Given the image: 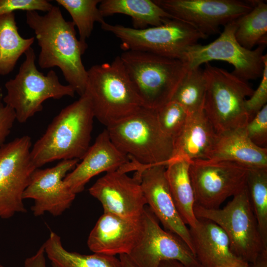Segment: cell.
<instances>
[{
	"label": "cell",
	"instance_id": "cell-42",
	"mask_svg": "<svg viewBox=\"0 0 267 267\" xmlns=\"http://www.w3.org/2000/svg\"><path fill=\"white\" fill-rule=\"evenodd\" d=\"M51 266H52V267H58L56 265H55V264H54L53 263H51Z\"/></svg>",
	"mask_w": 267,
	"mask_h": 267
},
{
	"label": "cell",
	"instance_id": "cell-10",
	"mask_svg": "<svg viewBox=\"0 0 267 267\" xmlns=\"http://www.w3.org/2000/svg\"><path fill=\"white\" fill-rule=\"evenodd\" d=\"M223 27L219 37L212 42L205 45L196 44L186 49L182 60L187 63L189 69L200 67L213 60H220L231 64L234 68L232 73L243 80L261 78L266 45H259L251 50L241 46L235 37L237 19Z\"/></svg>",
	"mask_w": 267,
	"mask_h": 267
},
{
	"label": "cell",
	"instance_id": "cell-18",
	"mask_svg": "<svg viewBox=\"0 0 267 267\" xmlns=\"http://www.w3.org/2000/svg\"><path fill=\"white\" fill-rule=\"evenodd\" d=\"M142 229L141 217L131 219L104 212L89 235L88 246L94 253L128 255L138 241Z\"/></svg>",
	"mask_w": 267,
	"mask_h": 267
},
{
	"label": "cell",
	"instance_id": "cell-40",
	"mask_svg": "<svg viewBox=\"0 0 267 267\" xmlns=\"http://www.w3.org/2000/svg\"><path fill=\"white\" fill-rule=\"evenodd\" d=\"M249 264L246 262H242L238 265L231 267H249Z\"/></svg>",
	"mask_w": 267,
	"mask_h": 267
},
{
	"label": "cell",
	"instance_id": "cell-39",
	"mask_svg": "<svg viewBox=\"0 0 267 267\" xmlns=\"http://www.w3.org/2000/svg\"><path fill=\"white\" fill-rule=\"evenodd\" d=\"M159 267H186L180 262L176 260H166L162 261Z\"/></svg>",
	"mask_w": 267,
	"mask_h": 267
},
{
	"label": "cell",
	"instance_id": "cell-6",
	"mask_svg": "<svg viewBox=\"0 0 267 267\" xmlns=\"http://www.w3.org/2000/svg\"><path fill=\"white\" fill-rule=\"evenodd\" d=\"M206 90L203 109L217 134L245 128V107L254 89L247 81L225 69L205 63Z\"/></svg>",
	"mask_w": 267,
	"mask_h": 267
},
{
	"label": "cell",
	"instance_id": "cell-2",
	"mask_svg": "<svg viewBox=\"0 0 267 267\" xmlns=\"http://www.w3.org/2000/svg\"><path fill=\"white\" fill-rule=\"evenodd\" d=\"M94 118L85 94L62 109L31 149L35 167L56 160H81L90 146Z\"/></svg>",
	"mask_w": 267,
	"mask_h": 267
},
{
	"label": "cell",
	"instance_id": "cell-13",
	"mask_svg": "<svg viewBox=\"0 0 267 267\" xmlns=\"http://www.w3.org/2000/svg\"><path fill=\"white\" fill-rule=\"evenodd\" d=\"M140 237L128 255L138 267H159L164 261L176 260L186 267L198 263L188 246L177 235L161 228L147 205L142 216Z\"/></svg>",
	"mask_w": 267,
	"mask_h": 267
},
{
	"label": "cell",
	"instance_id": "cell-31",
	"mask_svg": "<svg viewBox=\"0 0 267 267\" xmlns=\"http://www.w3.org/2000/svg\"><path fill=\"white\" fill-rule=\"evenodd\" d=\"M156 112L161 129L174 140L184 128L188 113L181 105L173 100L156 110Z\"/></svg>",
	"mask_w": 267,
	"mask_h": 267
},
{
	"label": "cell",
	"instance_id": "cell-5",
	"mask_svg": "<svg viewBox=\"0 0 267 267\" xmlns=\"http://www.w3.org/2000/svg\"><path fill=\"white\" fill-rule=\"evenodd\" d=\"M106 129L118 149L140 165L167 166L172 157L174 140L161 129L156 110L142 106Z\"/></svg>",
	"mask_w": 267,
	"mask_h": 267
},
{
	"label": "cell",
	"instance_id": "cell-8",
	"mask_svg": "<svg viewBox=\"0 0 267 267\" xmlns=\"http://www.w3.org/2000/svg\"><path fill=\"white\" fill-rule=\"evenodd\" d=\"M101 27L120 40L124 51L148 52L181 60L188 47L208 37L190 24L175 18H169L161 25L143 29L105 21Z\"/></svg>",
	"mask_w": 267,
	"mask_h": 267
},
{
	"label": "cell",
	"instance_id": "cell-37",
	"mask_svg": "<svg viewBox=\"0 0 267 267\" xmlns=\"http://www.w3.org/2000/svg\"><path fill=\"white\" fill-rule=\"evenodd\" d=\"M249 267H267V248H263Z\"/></svg>",
	"mask_w": 267,
	"mask_h": 267
},
{
	"label": "cell",
	"instance_id": "cell-34",
	"mask_svg": "<svg viewBox=\"0 0 267 267\" xmlns=\"http://www.w3.org/2000/svg\"><path fill=\"white\" fill-rule=\"evenodd\" d=\"M53 6L46 0H0V16L17 10L47 12Z\"/></svg>",
	"mask_w": 267,
	"mask_h": 267
},
{
	"label": "cell",
	"instance_id": "cell-29",
	"mask_svg": "<svg viewBox=\"0 0 267 267\" xmlns=\"http://www.w3.org/2000/svg\"><path fill=\"white\" fill-rule=\"evenodd\" d=\"M206 90L203 69H189L171 100L179 103L188 114L193 113L203 109Z\"/></svg>",
	"mask_w": 267,
	"mask_h": 267
},
{
	"label": "cell",
	"instance_id": "cell-28",
	"mask_svg": "<svg viewBox=\"0 0 267 267\" xmlns=\"http://www.w3.org/2000/svg\"><path fill=\"white\" fill-rule=\"evenodd\" d=\"M246 186L263 245L267 247V168H250Z\"/></svg>",
	"mask_w": 267,
	"mask_h": 267
},
{
	"label": "cell",
	"instance_id": "cell-30",
	"mask_svg": "<svg viewBox=\"0 0 267 267\" xmlns=\"http://www.w3.org/2000/svg\"><path fill=\"white\" fill-rule=\"evenodd\" d=\"M101 0H56L70 14L73 22L77 27L79 41L86 44V40L90 36L94 24L105 22L98 4Z\"/></svg>",
	"mask_w": 267,
	"mask_h": 267
},
{
	"label": "cell",
	"instance_id": "cell-9",
	"mask_svg": "<svg viewBox=\"0 0 267 267\" xmlns=\"http://www.w3.org/2000/svg\"><path fill=\"white\" fill-rule=\"evenodd\" d=\"M194 213L197 218L211 220L221 227L232 252L243 262L252 264L261 250L267 248L262 243L247 186L222 209H208L195 204Z\"/></svg>",
	"mask_w": 267,
	"mask_h": 267
},
{
	"label": "cell",
	"instance_id": "cell-20",
	"mask_svg": "<svg viewBox=\"0 0 267 267\" xmlns=\"http://www.w3.org/2000/svg\"><path fill=\"white\" fill-rule=\"evenodd\" d=\"M189 231L193 253L203 267H231L243 261L232 252L229 239L224 231L213 221L197 218Z\"/></svg>",
	"mask_w": 267,
	"mask_h": 267
},
{
	"label": "cell",
	"instance_id": "cell-38",
	"mask_svg": "<svg viewBox=\"0 0 267 267\" xmlns=\"http://www.w3.org/2000/svg\"><path fill=\"white\" fill-rule=\"evenodd\" d=\"M119 260L122 267H138L126 254L119 255Z\"/></svg>",
	"mask_w": 267,
	"mask_h": 267
},
{
	"label": "cell",
	"instance_id": "cell-19",
	"mask_svg": "<svg viewBox=\"0 0 267 267\" xmlns=\"http://www.w3.org/2000/svg\"><path fill=\"white\" fill-rule=\"evenodd\" d=\"M81 160L63 179L75 194L82 192L93 177L116 170L130 161L112 142L106 129L99 134Z\"/></svg>",
	"mask_w": 267,
	"mask_h": 267
},
{
	"label": "cell",
	"instance_id": "cell-7",
	"mask_svg": "<svg viewBox=\"0 0 267 267\" xmlns=\"http://www.w3.org/2000/svg\"><path fill=\"white\" fill-rule=\"evenodd\" d=\"M25 59L14 78L5 84L4 104L15 111L16 120L24 123L41 112L46 99L74 97L75 91L70 85L60 83L56 72L51 70L46 75L37 68L34 49L30 47L24 53Z\"/></svg>",
	"mask_w": 267,
	"mask_h": 267
},
{
	"label": "cell",
	"instance_id": "cell-3",
	"mask_svg": "<svg viewBox=\"0 0 267 267\" xmlns=\"http://www.w3.org/2000/svg\"><path fill=\"white\" fill-rule=\"evenodd\" d=\"M120 57L142 106L153 110L172 100L189 69L183 60L148 52L126 50Z\"/></svg>",
	"mask_w": 267,
	"mask_h": 267
},
{
	"label": "cell",
	"instance_id": "cell-17",
	"mask_svg": "<svg viewBox=\"0 0 267 267\" xmlns=\"http://www.w3.org/2000/svg\"><path fill=\"white\" fill-rule=\"evenodd\" d=\"M166 167L155 165L138 170L146 204L165 229L178 236L193 253L189 228L175 205L166 177Z\"/></svg>",
	"mask_w": 267,
	"mask_h": 267
},
{
	"label": "cell",
	"instance_id": "cell-27",
	"mask_svg": "<svg viewBox=\"0 0 267 267\" xmlns=\"http://www.w3.org/2000/svg\"><path fill=\"white\" fill-rule=\"evenodd\" d=\"M252 9L237 19L235 37L244 48L251 50L256 45H266L267 40V4L253 0Z\"/></svg>",
	"mask_w": 267,
	"mask_h": 267
},
{
	"label": "cell",
	"instance_id": "cell-41",
	"mask_svg": "<svg viewBox=\"0 0 267 267\" xmlns=\"http://www.w3.org/2000/svg\"><path fill=\"white\" fill-rule=\"evenodd\" d=\"M191 267H203L201 265H200L199 262L196 265Z\"/></svg>",
	"mask_w": 267,
	"mask_h": 267
},
{
	"label": "cell",
	"instance_id": "cell-1",
	"mask_svg": "<svg viewBox=\"0 0 267 267\" xmlns=\"http://www.w3.org/2000/svg\"><path fill=\"white\" fill-rule=\"evenodd\" d=\"M26 22L34 31L41 48L39 66L43 69L58 67L75 92L83 95L88 74L82 56L88 44L77 39L74 23L66 21L59 7L54 5L44 15L36 11H27Z\"/></svg>",
	"mask_w": 267,
	"mask_h": 267
},
{
	"label": "cell",
	"instance_id": "cell-4",
	"mask_svg": "<svg viewBox=\"0 0 267 267\" xmlns=\"http://www.w3.org/2000/svg\"><path fill=\"white\" fill-rule=\"evenodd\" d=\"M87 74L85 94L90 100L94 118L106 128L142 106L120 56L110 63L92 66Z\"/></svg>",
	"mask_w": 267,
	"mask_h": 267
},
{
	"label": "cell",
	"instance_id": "cell-22",
	"mask_svg": "<svg viewBox=\"0 0 267 267\" xmlns=\"http://www.w3.org/2000/svg\"><path fill=\"white\" fill-rule=\"evenodd\" d=\"M208 159L234 162L248 168H267V149L255 144L245 128L217 134Z\"/></svg>",
	"mask_w": 267,
	"mask_h": 267
},
{
	"label": "cell",
	"instance_id": "cell-12",
	"mask_svg": "<svg viewBox=\"0 0 267 267\" xmlns=\"http://www.w3.org/2000/svg\"><path fill=\"white\" fill-rule=\"evenodd\" d=\"M31 146V137L24 135L0 146V219L27 211L23 194L37 169Z\"/></svg>",
	"mask_w": 267,
	"mask_h": 267
},
{
	"label": "cell",
	"instance_id": "cell-33",
	"mask_svg": "<svg viewBox=\"0 0 267 267\" xmlns=\"http://www.w3.org/2000/svg\"><path fill=\"white\" fill-rule=\"evenodd\" d=\"M264 68L261 81L256 90L245 101V107L250 121L267 102V54L263 58Z\"/></svg>",
	"mask_w": 267,
	"mask_h": 267
},
{
	"label": "cell",
	"instance_id": "cell-26",
	"mask_svg": "<svg viewBox=\"0 0 267 267\" xmlns=\"http://www.w3.org/2000/svg\"><path fill=\"white\" fill-rule=\"evenodd\" d=\"M34 41L33 37L24 38L20 35L14 12L0 15V75L10 73Z\"/></svg>",
	"mask_w": 267,
	"mask_h": 267
},
{
	"label": "cell",
	"instance_id": "cell-23",
	"mask_svg": "<svg viewBox=\"0 0 267 267\" xmlns=\"http://www.w3.org/2000/svg\"><path fill=\"white\" fill-rule=\"evenodd\" d=\"M190 162L178 159L171 161L166 167V177L176 207L183 222L194 227L197 219L194 213V193L189 169Z\"/></svg>",
	"mask_w": 267,
	"mask_h": 267
},
{
	"label": "cell",
	"instance_id": "cell-35",
	"mask_svg": "<svg viewBox=\"0 0 267 267\" xmlns=\"http://www.w3.org/2000/svg\"><path fill=\"white\" fill-rule=\"evenodd\" d=\"M15 120L14 110L7 105L0 103V146L5 143Z\"/></svg>",
	"mask_w": 267,
	"mask_h": 267
},
{
	"label": "cell",
	"instance_id": "cell-21",
	"mask_svg": "<svg viewBox=\"0 0 267 267\" xmlns=\"http://www.w3.org/2000/svg\"><path fill=\"white\" fill-rule=\"evenodd\" d=\"M217 137L203 109L188 114L184 128L174 140L173 154L169 162L178 159L190 162L208 159Z\"/></svg>",
	"mask_w": 267,
	"mask_h": 267
},
{
	"label": "cell",
	"instance_id": "cell-36",
	"mask_svg": "<svg viewBox=\"0 0 267 267\" xmlns=\"http://www.w3.org/2000/svg\"><path fill=\"white\" fill-rule=\"evenodd\" d=\"M44 255L45 251L43 244L35 254L25 260V267H46Z\"/></svg>",
	"mask_w": 267,
	"mask_h": 267
},
{
	"label": "cell",
	"instance_id": "cell-25",
	"mask_svg": "<svg viewBox=\"0 0 267 267\" xmlns=\"http://www.w3.org/2000/svg\"><path fill=\"white\" fill-rule=\"evenodd\" d=\"M43 245L47 258L58 267H122L119 259L114 256L83 255L67 250L60 237L54 232H50Z\"/></svg>",
	"mask_w": 267,
	"mask_h": 267
},
{
	"label": "cell",
	"instance_id": "cell-14",
	"mask_svg": "<svg viewBox=\"0 0 267 267\" xmlns=\"http://www.w3.org/2000/svg\"><path fill=\"white\" fill-rule=\"evenodd\" d=\"M170 14L208 36L249 12L253 1L241 0H154Z\"/></svg>",
	"mask_w": 267,
	"mask_h": 267
},
{
	"label": "cell",
	"instance_id": "cell-32",
	"mask_svg": "<svg viewBox=\"0 0 267 267\" xmlns=\"http://www.w3.org/2000/svg\"><path fill=\"white\" fill-rule=\"evenodd\" d=\"M244 128L248 137L255 144L265 147L267 142V104L248 122Z\"/></svg>",
	"mask_w": 267,
	"mask_h": 267
},
{
	"label": "cell",
	"instance_id": "cell-16",
	"mask_svg": "<svg viewBox=\"0 0 267 267\" xmlns=\"http://www.w3.org/2000/svg\"><path fill=\"white\" fill-rule=\"evenodd\" d=\"M79 162L78 159L61 160L53 167L35 169L23 194L24 200H34L31 211L35 216L45 213L58 216L70 207L76 194L63 179Z\"/></svg>",
	"mask_w": 267,
	"mask_h": 267
},
{
	"label": "cell",
	"instance_id": "cell-11",
	"mask_svg": "<svg viewBox=\"0 0 267 267\" xmlns=\"http://www.w3.org/2000/svg\"><path fill=\"white\" fill-rule=\"evenodd\" d=\"M249 169L227 161H191L189 172L195 204L208 209H219L227 198L246 186Z\"/></svg>",
	"mask_w": 267,
	"mask_h": 267
},
{
	"label": "cell",
	"instance_id": "cell-43",
	"mask_svg": "<svg viewBox=\"0 0 267 267\" xmlns=\"http://www.w3.org/2000/svg\"><path fill=\"white\" fill-rule=\"evenodd\" d=\"M0 267H4L3 265L0 264Z\"/></svg>",
	"mask_w": 267,
	"mask_h": 267
},
{
	"label": "cell",
	"instance_id": "cell-24",
	"mask_svg": "<svg viewBox=\"0 0 267 267\" xmlns=\"http://www.w3.org/2000/svg\"><path fill=\"white\" fill-rule=\"evenodd\" d=\"M98 8L104 17L115 14L130 16L133 28L136 29L158 26L174 18L151 0H102Z\"/></svg>",
	"mask_w": 267,
	"mask_h": 267
},
{
	"label": "cell",
	"instance_id": "cell-15",
	"mask_svg": "<svg viewBox=\"0 0 267 267\" xmlns=\"http://www.w3.org/2000/svg\"><path fill=\"white\" fill-rule=\"evenodd\" d=\"M123 166L107 172L89 188V194L102 205L104 212L122 218H141L147 205L139 170L129 177Z\"/></svg>",
	"mask_w": 267,
	"mask_h": 267
}]
</instances>
